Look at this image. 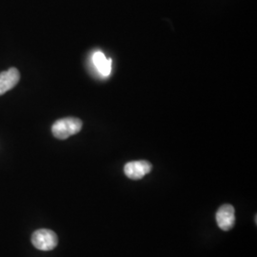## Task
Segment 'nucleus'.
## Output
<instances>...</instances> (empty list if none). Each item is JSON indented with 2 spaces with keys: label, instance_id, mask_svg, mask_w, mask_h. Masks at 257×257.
Listing matches in <instances>:
<instances>
[{
  "label": "nucleus",
  "instance_id": "f257e3e1",
  "mask_svg": "<svg viewBox=\"0 0 257 257\" xmlns=\"http://www.w3.org/2000/svg\"><path fill=\"white\" fill-rule=\"evenodd\" d=\"M82 121L75 117H66L55 121L52 133L57 139L64 140L78 134L82 128Z\"/></svg>",
  "mask_w": 257,
  "mask_h": 257
},
{
  "label": "nucleus",
  "instance_id": "f03ea898",
  "mask_svg": "<svg viewBox=\"0 0 257 257\" xmlns=\"http://www.w3.org/2000/svg\"><path fill=\"white\" fill-rule=\"evenodd\" d=\"M32 243L37 249L52 250L57 246L58 239L53 230L41 229L33 233Z\"/></svg>",
  "mask_w": 257,
  "mask_h": 257
},
{
  "label": "nucleus",
  "instance_id": "7ed1b4c3",
  "mask_svg": "<svg viewBox=\"0 0 257 257\" xmlns=\"http://www.w3.org/2000/svg\"><path fill=\"white\" fill-rule=\"evenodd\" d=\"M153 166L145 160L132 161L124 167V173L130 179L139 180L151 173Z\"/></svg>",
  "mask_w": 257,
  "mask_h": 257
},
{
  "label": "nucleus",
  "instance_id": "20e7f679",
  "mask_svg": "<svg viewBox=\"0 0 257 257\" xmlns=\"http://www.w3.org/2000/svg\"><path fill=\"white\" fill-rule=\"evenodd\" d=\"M216 222L221 230H231L235 224L234 208L230 204L222 205L216 212Z\"/></svg>",
  "mask_w": 257,
  "mask_h": 257
},
{
  "label": "nucleus",
  "instance_id": "39448f33",
  "mask_svg": "<svg viewBox=\"0 0 257 257\" xmlns=\"http://www.w3.org/2000/svg\"><path fill=\"white\" fill-rule=\"evenodd\" d=\"M20 79L19 70L16 68H11L8 71L2 72L0 74V95L12 90Z\"/></svg>",
  "mask_w": 257,
  "mask_h": 257
},
{
  "label": "nucleus",
  "instance_id": "423d86ee",
  "mask_svg": "<svg viewBox=\"0 0 257 257\" xmlns=\"http://www.w3.org/2000/svg\"><path fill=\"white\" fill-rule=\"evenodd\" d=\"M92 64L98 74H100L103 77L109 76L111 71V59L109 58L107 59L105 55L100 52L96 51L93 53L92 56Z\"/></svg>",
  "mask_w": 257,
  "mask_h": 257
}]
</instances>
